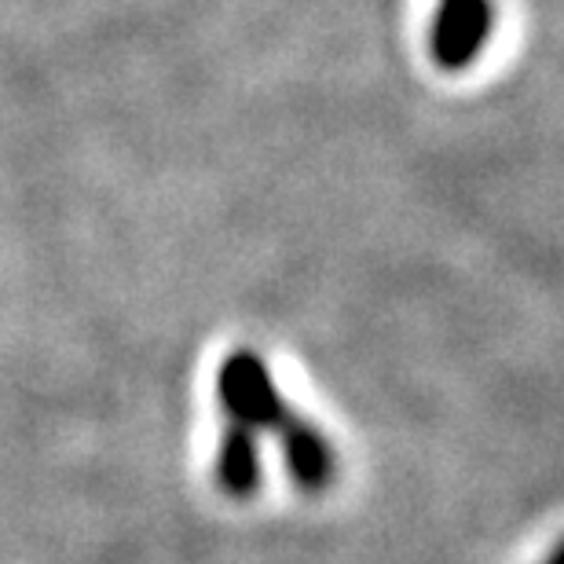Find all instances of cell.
<instances>
[{"label":"cell","instance_id":"obj_5","mask_svg":"<svg viewBox=\"0 0 564 564\" xmlns=\"http://www.w3.org/2000/svg\"><path fill=\"white\" fill-rule=\"evenodd\" d=\"M543 564H561V546H554V550H550V554H546V561Z\"/></svg>","mask_w":564,"mask_h":564},{"label":"cell","instance_id":"obj_3","mask_svg":"<svg viewBox=\"0 0 564 564\" xmlns=\"http://www.w3.org/2000/svg\"><path fill=\"white\" fill-rule=\"evenodd\" d=\"M275 436L282 444V458H286L290 480L297 484L301 491H323L326 484L334 480V447L308 419H301L297 411H290L286 419L279 422Z\"/></svg>","mask_w":564,"mask_h":564},{"label":"cell","instance_id":"obj_1","mask_svg":"<svg viewBox=\"0 0 564 564\" xmlns=\"http://www.w3.org/2000/svg\"><path fill=\"white\" fill-rule=\"evenodd\" d=\"M217 397L231 422H239L253 433L279 429V422L293 411L282 392L275 389L272 370L253 348H235L217 370Z\"/></svg>","mask_w":564,"mask_h":564},{"label":"cell","instance_id":"obj_4","mask_svg":"<svg viewBox=\"0 0 564 564\" xmlns=\"http://www.w3.org/2000/svg\"><path fill=\"white\" fill-rule=\"evenodd\" d=\"M217 488L228 491L231 499H250L261 488V447H257V433L239 422L228 425L217 451Z\"/></svg>","mask_w":564,"mask_h":564},{"label":"cell","instance_id":"obj_2","mask_svg":"<svg viewBox=\"0 0 564 564\" xmlns=\"http://www.w3.org/2000/svg\"><path fill=\"white\" fill-rule=\"evenodd\" d=\"M491 26V0H436L433 26H429V55L447 74L469 70L488 48Z\"/></svg>","mask_w":564,"mask_h":564}]
</instances>
